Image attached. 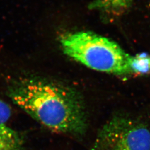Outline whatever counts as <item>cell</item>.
I'll return each mask as SVG.
<instances>
[{"label":"cell","instance_id":"6","mask_svg":"<svg viewBox=\"0 0 150 150\" xmlns=\"http://www.w3.org/2000/svg\"><path fill=\"white\" fill-rule=\"evenodd\" d=\"M22 140L16 131L0 125V150H21Z\"/></svg>","mask_w":150,"mask_h":150},{"label":"cell","instance_id":"1","mask_svg":"<svg viewBox=\"0 0 150 150\" xmlns=\"http://www.w3.org/2000/svg\"><path fill=\"white\" fill-rule=\"evenodd\" d=\"M8 96L17 106L49 129L72 134H83L86 131L83 100L69 87L30 79L12 86Z\"/></svg>","mask_w":150,"mask_h":150},{"label":"cell","instance_id":"3","mask_svg":"<svg viewBox=\"0 0 150 150\" xmlns=\"http://www.w3.org/2000/svg\"><path fill=\"white\" fill-rule=\"evenodd\" d=\"M93 150H150V129L137 118L115 115L98 133Z\"/></svg>","mask_w":150,"mask_h":150},{"label":"cell","instance_id":"4","mask_svg":"<svg viewBox=\"0 0 150 150\" xmlns=\"http://www.w3.org/2000/svg\"><path fill=\"white\" fill-rule=\"evenodd\" d=\"M133 0H93L90 9L98 11L108 20L122 16L130 9Z\"/></svg>","mask_w":150,"mask_h":150},{"label":"cell","instance_id":"2","mask_svg":"<svg viewBox=\"0 0 150 150\" xmlns=\"http://www.w3.org/2000/svg\"><path fill=\"white\" fill-rule=\"evenodd\" d=\"M59 41L64 54L88 68L114 75H129V54L109 38L92 32L78 31L65 33Z\"/></svg>","mask_w":150,"mask_h":150},{"label":"cell","instance_id":"5","mask_svg":"<svg viewBox=\"0 0 150 150\" xmlns=\"http://www.w3.org/2000/svg\"><path fill=\"white\" fill-rule=\"evenodd\" d=\"M129 75H144L150 74V55L141 53L131 55L127 59Z\"/></svg>","mask_w":150,"mask_h":150},{"label":"cell","instance_id":"7","mask_svg":"<svg viewBox=\"0 0 150 150\" xmlns=\"http://www.w3.org/2000/svg\"><path fill=\"white\" fill-rule=\"evenodd\" d=\"M11 108L10 106L0 99V125H5L10 118Z\"/></svg>","mask_w":150,"mask_h":150}]
</instances>
